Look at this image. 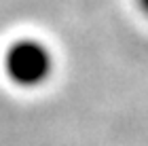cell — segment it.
Wrapping results in <instances>:
<instances>
[{
    "label": "cell",
    "instance_id": "1",
    "mask_svg": "<svg viewBox=\"0 0 148 146\" xmlns=\"http://www.w3.org/2000/svg\"><path fill=\"white\" fill-rule=\"evenodd\" d=\"M4 70L19 87H38L53 72V55L36 38H19L4 55Z\"/></svg>",
    "mask_w": 148,
    "mask_h": 146
},
{
    "label": "cell",
    "instance_id": "2",
    "mask_svg": "<svg viewBox=\"0 0 148 146\" xmlns=\"http://www.w3.org/2000/svg\"><path fill=\"white\" fill-rule=\"evenodd\" d=\"M138 2H140V9H142L146 15H148V0H138Z\"/></svg>",
    "mask_w": 148,
    "mask_h": 146
}]
</instances>
